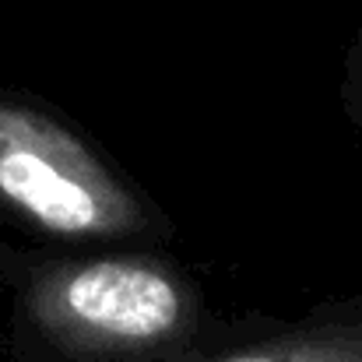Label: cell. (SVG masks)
Here are the masks:
<instances>
[{"label":"cell","instance_id":"6da1fadb","mask_svg":"<svg viewBox=\"0 0 362 362\" xmlns=\"http://www.w3.org/2000/svg\"><path fill=\"white\" fill-rule=\"evenodd\" d=\"M14 296L18 327L67 362H180L204 334L197 281L155 253L35 260Z\"/></svg>","mask_w":362,"mask_h":362},{"label":"cell","instance_id":"7a4b0ae2","mask_svg":"<svg viewBox=\"0 0 362 362\" xmlns=\"http://www.w3.org/2000/svg\"><path fill=\"white\" fill-rule=\"evenodd\" d=\"M0 211L64 243H141L173 229L78 127L14 92H0Z\"/></svg>","mask_w":362,"mask_h":362},{"label":"cell","instance_id":"3957f363","mask_svg":"<svg viewBox=\"0 0 362 362\" xmlns=\"http://www.w3.org/2000/svg\"><path fill=\"white\" fill-rule=\"evenodd\" d=\"M180 362H362V296L320 303L240 349Z\"/></svg>","mask_w":362,"mask_h":362},{"label":"cell","instance_id":"277c9868","mask_svg":"<svg viewBox=\"0 0 362 362\" xmlns=\"http://www.w3.org/2000/svg\"><path fill=\"white\" fill-rule=\"evenodd\" d=\"M349 78H345V99H349V110L362 120V32L356 35L352 49H349Z\"/></svg>","mask_w":362,"mask_h":362}]
</instances>
